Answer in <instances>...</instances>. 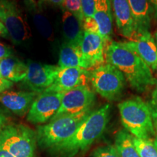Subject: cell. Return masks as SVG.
I'll use <instances>...</instances> for the list:
<instances>
[{
  "instance_id": "obj_14",
  "label": "cell",
  "mask_w": 157,
  "mask_h": 157,
  "mask_svg": "<svg viewBox=\"0 0 157 157\" xmlns=\"http://www.w3.org/2000/svg\"><path fill=\"white\" fill-rule=\"evenodd\" d=\"M38 95L35 92L10 91L0 93V103L14 114L23 117L29 112L33 102Z\"/></svg>"
},
{
  "instance_id": "obj_3",
  "label": "cell",
  "mask_w": 157,
  "mask_h": 157,
  "mask_svg": "<svg viewBox=\"0 0 157 157\" xmlns=\"http://www.w3.org/2000/svg\"><path fill=\"white\" fill-rule=\"evenodd\" d=\"M121 124L127 132L137 138L151 140L156 130L149 103L133 98L119 103Z\"/></svg>"
},
{
  "instance_id": "obj_22",
  "label": "cell",
  "mask_w": 157,
  "mask_h": 157,
  "mask_svg": "<svg viewBox=\"0 0 157 157\" xmlns=\"http://www.w3.org/2000/svg\"><path fill=\"white\" fill-rule=\"evenodd\" d=\"M31 15L33 22L39 33L48 41L54 39V31L52 25L44 13L41 10L33 7L31 9Z\"/></svg>"
},
{
  "instance_id": "obj_13",
  "label": "cell",
  "mask_w": 157,
  "mask_h": 157,
  "mask_svg": "<svg viewBox=\"0 0 157 157\" xmlns=\"http://www.w3.org/2000/svg\"><path fill=\"white\" fill-rule=\"evenodd\" d=\"M121 43L135 52L152 71H157V44L150 31L137 35L128 42Z\"/></svg>"
},
{
  "instance_id": "obj_21",
  "label": "cell",
  "mask_w": 157,
  "mask_h": 157,
  "mask_svg": "<svg viewBox=\"0 0 157 157\" xmlns=\"http://www.w3.org/2000/svg\"><path fill=\"white\" fill-rule=\"evenodd\" d=\"M114 146L121 157H140L133 142V136L127 130L117 133Z\"/></svg>"
},
{
  "instance_id": "obj_11",
  "label": "cell",
  "mask_w": 157,
  "mask_h": 157,
  "mask_svg": "<svg viewBox=\"0 0 157 157\" xmlns=\"http://www.w3.org/2000/svg\"><path fill=\"white\" fill-rule=\"evenodd\" d=\"M80 46L89 71L105 63V53L107 46L101 35L84 31Z\"/></svg>"
},
{
  "instance_id": "obj_28",
  "label": "cell",
  "mask_w": 157,
  "mask_h": 157,
  "mask_svg": "<svg viewBox=\"0 0 157 157\" xmlns=\"http://www.w3.org/2000/svg\"><path fill=\"white\" fill-rule=\"evenodd\" d=\"M13 55V50L10 47L0 43V60L4 58H8Z\"/></svg>"
},
{
  "instance_id": "obj_16",
  "label": "cell",
  "mask_w": 157,
  "mask_h": 157,
  "mask_svg": "<svg viewBox=\"0 0 157 157\" xmlns=\"http://www.w3.org/2000/svg\"><path fill=\"white\" fill-rule=\"evenodd\" d=\"M128 1L134 21L135 35L133 37L149 31L154 15V11L149 0Z\"/></svg>"
},
{
  "instance_id": "obj_23",
  "label": "cell",
  "mask_w": 157,
  "mask_h": 157,
  "mask_svg": "<svg viewBox=\"0 0 157 157\" xmlns=\"http://www.w3.org/2000/svg\"><path fill=\"white\" fill-rule=\"evenodd\" d=\"M133 142L140 157H157V147L154 140L133 136Z\"/></svg>"
},
{
  "instance_id": "obj_38",
  "label": "cell",
  "mask_w": 157,
  "mask_h": 157,
  "mask_svg": "<svg viewBox=\"0 0 157 157\" xmlns=\"http://www.w3.org/2000/svg\"><path fill=\"white\" fill-rule=\"evenodd\" d=\"M154 143L155 146L157 147V135H156V137H155V139L154 140Z\"/></svg>"
},
{
  "instance_id": "obj_2",
  "label": "cell",
  "mask_w": 157,
  "mask_h": 157,
  "mask_svg": "<svg viewBox=\"0 0 157 157\" xmlns=\"http://www.w3.org/2000/svg\"><path fill=\"white\" fill-rule=\"evenodd\" d=\"M111 105H104L88 115L72 136L52 148L63 156L71 157L87 150L103 135L109 121Z\"/></svg>"
},
{
  "instance_id": "obj_25",
  "label": "cell",
  "mask_w": 157,
  "mask_h": 157,
  "mask_svg": "<svg viewBox=\"0 0 157 157\" xmlns=\"http://www.w3.org/2000/svg\"><path fill=\"white\" fill-rule=\"evenodd\" d=\"M92 157H121L113 145L100 147L94 151Z\"/></svg>"
},
{
  "instance_id": "obj_30",
  "label": "cell",
  "mask_w": 157,
  "mask_h": 157,
  "mask_svg": "<svg viewBox=\"0 0 157 157\" xmlns=\"http://www.w3.org/2000/svg\"><path fill=\"white\" fill-rule=\"evenodd\" d=\"M149 105H150L155 130H156V132L157 133V103L156 101L151 100L150 103H149Z\"/></svg>"
},
{
  "instance_id": "obj_39",
  "label": "cell",
  "mask_w": 157,
  "mask_h": 157,
  "mask_svg": "<svg viewBox=\"0 0 157 157\" xmlns=\"http://www.w3.org/2000/svg\"><path fill=\"white\" fill-rule=\"evenodd\" d=\"M31 1H32V2H33V1H34V0H31Z\"/></svg>"
},
{
  "instance_id": "obj_35",
  "label": "cell",
  "mask_w": 157,
  "mask_h": 157,
  "mask_svg": "<svg viewBox=\"0 0 157 157\" xmlns=\"http://www.w3.org/2000/svg\"><path fill=\"white\" fill-rule=\"evenodd\" d=\"M151 100L156 101L157 103V78L156 79V83H155V88L152 93V98Z\"/></svg>"
},
{
  "instance_id": "obj_19",
  "label": "cell",
  "mask_w": 157,
  "mask_h": 157,
  "mask_svg": "<svg viewBox=\"0 0 157 157\" xmlns=\"http://www.w3.org/2000/svg\"><path fill=\"white\" fill-rule=\"evenodd\" d=\"M62 27L65 42L81 44L84 32L82 22L66 10L62 15Z\"/></svg>"
},
{
  "instance_id": "obj_20",
  "label": "cell",
  "mask_w": 157,
  "mask_h": 157,
  "mask_svg": "<svg viewBox=\"0 0 157 157\" xmlns=\"http://www.w3.org/2000/svg\"><path fill=\"white\" fill-rule=\"evenodd\" d=\"M0 71L4 78L13 83L23 82L27 75L28 66L17 58L10 56L0 60Z\"/></svg>"
},
{
  "instance_id": "obj_37",
  "label": "cell",
  "mask_w": 157,
  "mask_h": 157,
  "mask_svg": "<svg viewBox=\"0 0 157 157\" xmlns=\"http://www.w3.org/2000/svg\"><path fill=\"white\" fill-rule=\"evenodd\" d=\"M154 39H155V41H156V43L157 44V29L156 30V32H155V34H154Z\"/></svg>"
},
{
  "instance_id": "obj_36",
  "label": "cell",
  "mask_w": 157,
  "mask_h": 157,
  "mask_svg": "<svg viewBox=\"0 0 157 157\" xmlns=\"http://www.w3.org/2000/svg\"><path fill=\"white\" fill-rule=\"evenodd\" d=\"M5 121H6V118L4 117L2 114L0 113V130H1V129L4 127Z\"/></svg>"
},
{
  "instance_id": "obj_29",
  "label": "cell",
  "mask_w": 157,
  "mask_h": 157,
  "mask_svg": "<svg viewBox=\"0 0 157 157\" xmlns=\"http://www.w3.org/2000/svg\"><path fill=\"white\" fill-rule=\"evenodd\" d=\"M13 83L12 82H10L5 78L2 75L1 71H0V93H3L6 90H9L10 88L13 87Z\"/></svg>"
},
{
  "instance_id": "obj_5",
  "label": "cell",
  "mask_w": 157,
  "mask_h": 157,
  "mask_svg": "<svg viewBox=\"0 0 157 157\" xmlns=\"http://www.w3.org/2000/svg\"><path fill=\"white\" fill-rule=\"evenodd\" d=\"M89 79L96 93L109 101L120 98L127 82L120 71L109 63L90 71Z\"/></svg>"
},
{
  "instance_id": "obj_31",
  "label": "cell",
  "mask_w": 157,
  "mask_h": 157,
  "mask_svg": "<svg viewBox=\"0 0 157 157\" xmlns=\"http://www.w3.org/2000/svg\"><path fill=\"white\" fill-rule=\"evenodd\" d=\"M0 157H14L0 143Z\"/></svg>"
},
{
  "instance_id": "obj_6",
  "label": "cell",
  "mask_w": 157,
  "mask_h": 157,
  "mask_svg": "<svg viewBox=\"0 0 157 157\" xmlns=\"http://www.w3.org/2000/svg\"><path fill=\"white\" fill-rule=\"evenodd\" d=\"M36 132L24 124H10L0 130V143L14 157H34Z\"/></svg>"
},
{
  "instance_id": "obj_8",
  "label": "cell",
  "mask_w": 157,
  "mask_h": 157,
  "mask_svg": "<svg viewBox=\"0 0 157 157\" xmlns=\"http://www.w3.org/2000/svg\"><path fill=\"white\" fill-rule=\"evenodd\" d=\"M95 99V94L88 85L79 86L65 92L60 109L52 119L60 116L77 114L90 111Z\"/></svg>"
},
{
  "instance_id": "obj_24",
  "label": "cell",
  "mask_w": 157,
  "mask_h": 157,
  "mask_svg": "<svg viewBox=\"0 0 157 157\" xmlns=\"http://www.w3.org/2000/svg\"><path fill=\"white\" fill-rule=\"evenodd\" d=\"M63 6L65 7L66 10L70 12L79 21L83 22L84 17L81 0H64Z\"/></svg>"
},
{
  "instance_id": "obj_27",
  "label": "cell",
  "mask_w": 157,
  "mask_h": 157,
  "mask_svg": "<svg viewBox=\"0 0 157 157\" xmlns=\"http://www.w3.org/2000/svg\"><path fill=\"white\" fill-rule=\"evenodd\" d=\"M82 25H83V29L84 31H89V32H93L100 34L98 25L95 21V19L93 18V17L84 18Z\"/></svg>"
},
{
  "instance_id": "obj_33",
  "label": "cell",
  "mask_w": 157,
  "mask_h": 157,
  "mask_svg": "<svg viewBox=\"0 0 157 157\" xmlns=\"http://www.w3.org/2000/svg\"><path fill=\"white\" fill-rule=\"evenodd\" d=\"M149 2H150L153 11H154V15L155 18L157 21V0H149Z\"/></svg>"
},
{
  "instance_id": "obj_32",
  "label": "cell",
  "mask_w": 157,
  "mask_h": 157,
  "mask_svg": "<svg viewBox=\"0 0 157 157\" xmlns=\"http://www.w3.org/2000/svg\"><path fill=\"white\" fill-rule=\"evenodd\" d=\"M0 36L2 37H9L8 32L6 29L5 25L3 24L2 22L0 21Z\"/></svg>"
},
{
  "instance_id": "obj_18",
  "label": "cell",
  "mask_w": 157,
  "mask_h": 157,
  "mask_svg": "<svg viewBox=\"0 0 157 157\" xmlns=\"http://www.w3.org/2000/svg\"><path fill=\"white\" fill-rule=\"evenodd\" d=\"M58 66L60 68H79L88 71L82 56L81 46L64 42L60 49Z\"/></svg>"
},
{
  "instance_id": "obj_26",
  "label": "cell",
  "mask_w": 157,
  "mask_h": 157,
  "mask_svg": "<svg viewBox=\"0 0 157 157\" xmlns=\"http://www.w3.org/2000/svg\"><path fill=\"white\" fill-rule=\"evenodd\" d=\"M84 17H93L95 13V0H81Z\"/></svg>"
},
{
  "instance_id": "obj_15",
  "label": "cell",
  "mask_w": 157,
  "mask_h": 157,
  "mask_svg": "<svg viewBox=\"0 0 157 157\" xmlns=\"http://www.w3.org/2000/svg\"><path fill=\"white\" fill-rule=\"evenodd\" d=\"M112 14L114 16L116 25L121 35L129 40L135 35L133 21L130 6L128 0H110Z\"/></svg>"
},
{
  "instance_id": "obj_1",
  "label": "cell",
  "mask_w": 157,
  "mask_h": 157,
  "mask_svg": "<svg viewBox=\"0 0 157 157\" xmlns=\"http://www.w3.org/2000/svg\"><path fill=\"white\" fill-rule=\"evenodd\" d=\"M105 63L112 65L124 76L133 90L144 93L155 85L152 70L130 49L121 42L111 41L105 49Z\"/></svg>"
},
{
  "instance_id": "obj_10",
  "label": "cell",
  "mask_w": 157,
  "mask_h": 157,
  "mask_svg": "<svg viewBox=\"0 0 157 157\" xmlns=\"http://www.w3.org/2000/svg\"><path fill=\"white\" fill-rule=\"evenodd\" d=\"M28 72L23 83L36 93H41L52 85L59 69L58 66L37 63L29 60L27 62Z\"/></svg>"
},
{
  "instance_id": "obj_12",
  "label": "cell",
  "mask_w": 157,
  "mask_h": 157,
  "mask_svg": "<svg viewBox=\"0 0 157 157\" xmlns=\"http://www.w3.org/2000/svg\"><path fill=\"white\" fill-rule=\"evenodd\" d=\"M90 71L79 68H60L55 81L45 92L65 93L79 86L88 85Z\"/></svg>"
},
{
  "instance_id": "obj_7",
  "label": "cell",
  "mask_w": 157,
  "mask_h": 157,
  "mask_svg": "<svg viewBox=\"0 0 157 157\" xmlns=\"http://www.w3.org/2000/svg\"><path fill=\"white\" fill-rule=\"evenodd\" d=\"M0 21L15 44H23L31 37V29L26 18L12 0H0Z\"/></svg>"
},
{
  "instance_id": "obj_9",
  "label": "cell",
  "mask_w": 157,
  "mask_h": 157,
  "mask_svg": "<svg viewBox=\"0 0 157 157\" xmlns=\"http://www.w3.org/2000/svg\"><path fill=\"white\" fill-rule=\"evenodd\" d=\"M63 93L42 92L36 96L27 114V121L34 124L50 121L60 109Z\"/></svg>"
},
{
  "instance_id": "obj_4",
  "label": "cell",
  "mask_w": 157,
  "mask_h": 157,
  "mask_svg": "<svg viewBox=\"0 0 157 157\" xmlns=\"http://www.w3.org/2000/svg\"><path fill=\"white\" fill-rule=\"evenodd\" d=\"M91 111L63 115L37 127L36 139L39 146L52 148L72 136Z\"/></svg>"
},
{
  "instance_id": "obj_34",
  "label": "cell",
  "mask_w": 157,
  "mask_h": 157,
  "mask_svg": "<svg viewBox=\"0 0 157 157\" xmlns=\"http://www.w3.org/2000/svg\"><path fill=\"white\" fill-rule=\"evenodd\" d=\"M44 1L57 6H63L64 3V0H44Z\"/></svg>"
},
{
  "instance_id": "obj_17",
  "label": "cell",
  "mask_w": 157,
  "mask_h": 157,
  "mask_svg": "<svg viewBox=\"0 0 157 157\" xmlns=\"http://www.w3.org/2000/svg\"><path fill=\"white\" fill-rule=\"evenodd\" d=\"M95 13L93 18L97 23L100 34L106 46L111 42L113 33V14L110 0H95Z\"/></svg>"
}]
</instances>
